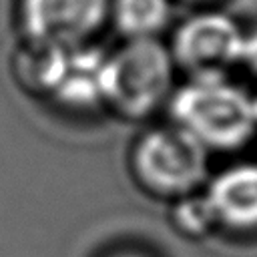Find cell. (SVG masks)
Masks as SVG:
<instances>
[{
	"label": "cell",
	"instance_id": "obj_8",
	"mask_svg": "<svg viewBox=\"0 0 257 257\" xmlns=\"http://www.w3.org/2000/svg\"><path fill=\"white\" fill-rule=\"evenodd\" d=\"M169 16L167 0H116L114 18L122 32L133 38H149Z\"/></svg>",
	"mask_w": 257,
	"mask_h": 257
},
{
	"label": "cell",
	"instance_id": "obj_1",
	"mask_svg": "<svg viewBox=\"0 0 257 257\" xmlns=\"http://www.w3.org/2000/svg\"><path fill=\"white\" fill-rule=\"evenodd\" d=\"M171 108L177 124L197 137L205 147H237L257 126L253 98L229 82L225 74L195 76L177 90Z\"/></svg>",
	"mask_w": 257,
	"mask_h": 257
},
{
	"label": "cell",
	"instance_id": "obj_11",
	"mask_svg": "<svg viewBox=\"0 0 257 257\" xmlns=\"http://www.w3.org/2000/svg\"><path fill=\"white\" fill-rule=\"evenodd\" d=\"M114 257H145V255H139V253H118Z\"/></svg>",
	"mask_w": 257,
	"mask_h": 257
},
{
	"label": "cell",
	"instance_id": "obj_7",
	"mask_svg": "<svg viewBox=\"0 0 257 257\" xmlns=\"http://www.w3.org/2000/svg\"><path fill=\"white\" fill-rule=\"evenodd\" d=\"M205 203L215 223L231 229H257V165L221 171L207 187Z\"/></svg>",
	"mask_w": 257,
	"mask_h": 257
},
{
	"label": "cell",
	"instance_id": "obj_6",
	"mask_svg": "<svg viewBox=\"0 0 257 257\" xmlns=\"http://www.w3.org/2000/svg\"><path fill=\"white\" fill-rule=\"evenodd\" d=\"M106 0H22V22L36 44L76 46L102 22Z\"/></svg>",
	"mask_w": 257,
	"mask_h": 257
},
{
	"label": "cell",
	"instance_id": "obj_12",
	"mask_svg": "<svg viewBox=\"0 0 257 257\" xmlns=\"http://www.w3.org/2000/svg\"><path fill=\"white\" fill-rule=\"evenodd\" d=\"M253 104H255V114H257V98H253Z\"/></svg>",
	"mask_w": 257,
	"mask_h": 257
},
{
	"label": "cell",
	"instance_id": "obj_5",
	"mask_svg": "<svg viewBox=\"0 0 257 257\" xmlns=\"http://www.w3.org/2000/svg\"><path fill=\"white\" fill-rule=\"evenodd\" d=\"M245 34L225 14L209 12L187 20L175 34L177 58L201 74H223L235 62H241Z\"/></svg>",
	"mask_w": 257,
	"mask_h": 257
},
{
	"label": "cell",
	"instance_id": "obj_9",
	"mask_svg": "<svg viewBox=\"0 0 257 257\" xmlns=\"http://www.w3.org/2000/svg\"><path fill=\"white\" fill-rule=\"evenodd\" d=\"M177 219H179V227L191 233H203L215 223L205 199L181 203V207L177 209Z\"/></svg>",
	"mask_w": 257,
	"mask_h": 257
},
{
	"label": "cell",
	"instance_id": "obj_2",
	"mask_svg": "<svg viewBox=\"0 0 257 257\" xmlns=\"http://www.w3.org/2000/svg\"><path fill=\"white\" fill-rule=\"evenodd\" d=\"M173 64L167 48L153 38H133L106 62L104 100L118 110L141 116L165 98Z\"/></svg>",
	"mask_w": 257,
	"mask_h": 257
},
{
	"label": "cell",
	"instance_id": "obj_4",
	"mask_svg": "<svg viewBox=\"0 0 257 257\" xmlns=\"http://www.w3.org/2000/svg\"><path fill=\"white\" fill-rule=\"evenodd\" d=\"M135 169L151 189L185 195L207 173V147L179 124L155 128L141 139L135 151Z\"/></svg>",
	"mask_w": 257,
	"mask_h": 257
},
{
	"label": "cell",
	"instance_id": "obj_3",
	"mask_svg": "<svg viewBox=\"0 0 257 257\" xmlns=\"http://www.w3.org/2000/svg\"><path fill=\"white\" fill-rule=\"evenodd\" d=\"M106 62L98 48L36 44L26 62V78L42 90L52 92L60 102L92 106L104 100Z\"/></svg>",
	"mask_w": 257,
	"mask_h": 257
},
{
	"label": "cell",
	"instance_id": "obj_10",
	"mask_svg": "<svg viewBox=\"0 0 257 257\" xmlns=\"http://www.w3.org/2000/svg\"><path fill=\"white\" fill-rule=\"evenodd\" d=\"M241 62H245L253 72H257V30L251 34H245L243 50H241Z\"/></svg>",
	"mask_w": 257,
	"mask_h": 257
}]
</instances>
